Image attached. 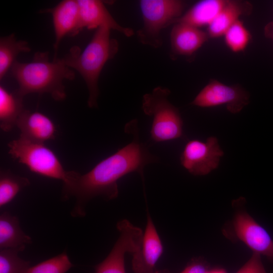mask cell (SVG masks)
I'll return each instance as SVG.
<instances>
[{"mask_svg":"<svg viewBox=\"0 0 273 273\" xmlns=\"http://www.w3.org/2000/svg\"><path fill=\"white\" fill-rule=\"evenodd\" d=\"M125 131L133 135L130 143L83 174L71 171L68 181L63 184L62 197L65 200L75 198L72 216H84L87 203L96 197H102L106 200L116 198L119 193L117 183L121 178L132 172L139 173L143 178L145 167L158 160L140 141L137 120L127 123Z\"/></svg>","mask_w":273,"mask_h":273,"instance_id":"obj_1","label":"cell"},{"mask_svg":"<svg viewBox=\"0 0 273 273\" xmlns=\"http://www.w3.org/2000/svg\"><path fill=\"white\" fill-rule=\"evenodd\" d=\"M11 71L18 84L17 90L22 96L30 93H47L58 101L66 97L63 80H72L75 76L74 70L61 59L50 61L48 52H36L30 62L16 60Z\"/></svg>","mask_w":273,"mask_h":273,"instance_id":"obj_2","label":"cell"},{"mask_svg":"<svg viewBox=\"0 0 273 273\" xmlns=\"http://www.w3.org/2000/svg\"><path fill=\"white\" fill-rule=\"evenodd\" d=\"M111 30L106 26L99 27L82 51L75 46L61 58L68 67L76 70L84 79L88 91L87 105L90 108L98 107L101 72L107 62L114 58L118 51V41L111 37Z\"/></svg>","mask_w":273,"mask_h":273,"instance_id":"obj_3","label":"cell"},{"mask_svg":"<svg viewBox=\"0 0 273 273\" xmlns=\"http://www.w3.org/2000/svg\"><path fill=\"white\" fill-rule=\"evenodd\" d=\"M170 90L157 86L143 96L142 108L153 118L150 130L152 140L162 142L183 136V121L178 109L168 100Z\"/></svg>","mask_w":273,"mask_h":273,"instance_id":"obj_4","label":"cell"},{"mask_svg":"<svg viewBox=\"0 0 273 273\" xmlns=\"http://www.w3.org/2000/svg\"><path fill=\"white\" fill-rule=\"evenodd\" d=\"M9 154L26 165L32 172L44 177L59 179L63 184L69 178L70 171L66 170L56 154L44 143L22 137L8 144Z\"/></svg>","mask_w":273,"mask_h":273,"instance_id":"obj_5","label":"cell"},{"mask_svg":"<svg viewBox=\"0 0 273 273\" xmlns=\"http://www.w3.org/2000/svg\"><path fill=\"white\" fill-rule=\"evenodd\" d=\"M140 7L143 21L137 31L142 43L157 48L161 46V31L175 23L183 15L185 2L179 0H142Z\"/></svg>","mask_w":273,"mask_h":273,"instance_id":"obj_6","label":"cell"},{"mask_svg":"<svg viewBox=\"0 0 273 273\" xmlns=\"http://www.w3.org/2000/svg\"><path fill=\"white\" fill-rule=\"evenodd\" d=\"M116 228L119 236L107 256L95 267V273H126L125 255L140 248L143 235L141 228L128 220L118 221Z\"/></svg>","mask_w":273,"mask_h":273,"instance_id":"obj_7","label":"cell"},{"mask_svg":"<svg viewBox=\"0 0 273 273\" xmlns=\"http://www.w3.org/2000/svg\"><path fill=\"white\" fill-rule=\"evenodd\" d=\"M249 97L248 93L238 85H228L210 79L191 104L202 108L224 105L229 112L235 114L249 104Z\"/></svg>","mask_w":273,"mask_h":273,"instance_id":"obj_8","label":"cell"},{"mask_svg":"<svg viewBox=\"0 0 273 273\" xmlns=\"http://www.w3.org/2000/svg\"><path fill=\"white\" fill-rule=\"evenodd\" d=\"M223 155L217 139L210 136L205 142L189 141L180 156L181 165L194 175H204L216 169Z\"/></svg>","mask_w":273,"mask_h":273,"instance_id":"obj_9","label":"cell"},{"mask_svg":"<svg viewBox=\"0 0 273 273\" xmlns=\"http://www.w3.org/2000/svg\"><path fill=\"white\" fill-rule=\"evenodd\" d=\"M235 238L242 241L253 252L273 262V240L268 232L245 211H239L232 222Z\"/></svg>","mask_w":273,"mask_h":273,"instance_id":"obj_10","label":"cell"},{"mask_svg":"<svg viewBox=\"0 0 273 273\" xmlns=\"http://www.w3.org/2000/svg\"><path fill=\"white\" fill-rule=\"evenodd\" d=\"M164 251L163 246L151 216L147 210V223L140 249L132 255L134 273H156V265Z\"/></svg>","mask_w":273,"mask_h":273,"instance_id":"obj_11","label":"cell"},{"mask_svg":"<svg viewBox=\"0 0 273 273\" xmlns=\"http://www.w3.org/2000/svg\"><path fill=\"white\" fill-rule=\"evenodd\" d=\"M41 13H50L53 18L55 40L54 44L55 55L62 39L66 35L75 36L79 31V8L77 0H63L53 8L42 10Z\"/></svg>","mask_w":273,"mask_h":273,"instance_id":"obj_12","label":"cell"},{"mask_svg":"<svg viewBox=\"0 0 273 273\" xmlns=\"http://www.w3.org/2000/svg\"><path fill=\"white\" fill-rule=\"evenodd\" d=\"M79 8V29H97L106 26L127 37L134 34L133 30L120 25L106 7L104 2L99 0H77Z\"/></svg>","mask_w":273,"mask_h":273,"instance_id":"obj_13","label":"cell"},{"mask_svg":"<svg viewBox=\"0 0 273 273\" xmlns=\"http://www.w3.org/2000/svg\"><path fill=\"white\" fill-rule=\"evenodd\" d=\"M209 38L207 32L192 25L176 22L170 32L171 51L173 55L191 56Z\"/></svg>","mask_w":273,"mask_h":273,"instance_id":"obj_14","label":"cell"},{"mask_svg":"<svg viewBox=\"0 0 273 273\" xmlns=\"http://www.w3.org/2000/svg\"><path fill=\"white\" fill-rule=\"evenodd\" d=\"M20 137L39 143L54 139L56 127L47 115L25 109L17 120Z\"/></svg>","mask_w":273,"mask_h":273,"instance_id":"obj_15","label":"cell"},{"mask_svg":"<svg viewBox=\"0 0 273 273\" xmlns=\"http://www.w3.org/2000/svg\"><path fill=\"white\" fill-rule=\"evenodd\" d=\"M252 5L247 1L227 0L225 5L213 22L207 27L209 38L223 36L227 30L242 16L249 15Z\"/></svg>","mask_w":273,"mask_h":273,"instance_id":"obj_16","label":"cell"},{"mask_svg":"<svg viewBox=\"0 0 273 273\" xmlns=\"http://www.w3.org/2000/svg\"><path fill=\"white\" fill-rule=\"evenodd\" d=\"M30 237L21 229L18 218L8 212L0 215V250L15 249L21 251L31 243Z\"/></svg>","mask_w":273,"mask_h":273,"instance_id":"obj_17","label":"cell"},{"mask_svg":"<svg viewBox=\"0 0 273 273\" xmlns=\"http://www.w3.org/2000/svg\"><path fill=\"white\" fill-rule=\"evenodd\" d=\"M227 0H203L196 3L183 14L176 22L184 23L201 28L213 22Z\"/></svg>","mask_w":273,"mask_h":273,"instance_id":"obj_18","label":"cell"},{"mask_svg":"<svg viewBox=\"0 0 273 273\" xmlns=\"http://www.w3.org/2000/svg\"><path fill=\"white\" fill-rule=\"evenodd\" d=\"M23 98L17 89L10 92L0 86V127L3 131L9 132L16 126L18 119L25 110Z\"/></svg>","mask_w":273,"mask_h":273,"instance_id":"obj_19","label":"cell"},{"mask_svg":"<svg viewBox=\"0 0 273 273\" xmlns=\"http://www.w3.org/2000/svg\"><path fill=\"white\" fill-rule=\"evenodd\" d=\"M31 49L27 41L17 39L12 33L0 38V80L17 60V56L21 53H27Z\"/></svg>","mask_w":273,"mask_h":273,"instance_id":"obj_20","label":"cell"},{"mask_svg":"<svg viewBox=\"0 0 273 273\" xmlns=\"http://www.w3.org/2000/svg\"><path fill=\"white\" fill-rule=\"evenodd\" d=\"M29 180L26 177L16 175L10 170L0 173V207L10 203L24 188L29 186Z\"/></svg>","mask_w":273,"mask_h":273,"instance_id":"obj_21","label":"cell"},{"mask_svg":"<svg viewBox=\"0 0 273 273\" xmlns=\"http://www.w3.org/2000/svg\"><path fill=\"white\" fill-rule=\"evenodd\" d=\"M226 47L234 53L244 51L251 39V34L243 21L239 20L223 35Z\"/></svg>","mask_w":273,"mask_h":273,"instance_id":"obj_22","label":"cell"},{"mask_svg":"<svg viewBox=\"0 0 273 273\" xmlns=\"http://www.w3.org/2000/svg\"><path fill=\"white\" fill-rule=\"evenodd\" d=\"M73 265L65 251L26 268L22 273H66Z\"/></svg>","mask_w":273,"mask_h":273,"instance_id":"obj_23","label":"cell"},{"mask_svg":"<svg viewBox=\"0 0 273 273\" xmlns=\"http://www.w3.org/2000/svg\"><path fill=\"white\" fill-rule=\"evenodd\" d=\"M20 251L15 249L0 250V273H22L30 262L19 257Z\"/></svg>","mask_w":273,"mask_h":273,"instance_id":"obj_24","label":"cell"},{"mask_svg":"<svg viewBox=\"0 0 273 273\" xmlns=\"http://www.w3.org/2000/svg\"><path fill=\"white\" fill-rule=\"evenodd\" d=\"M236 273H267L261 260L260 255L253 252L249 260Z\"/></svg>","mask_w":273,"mask_h":273,"instance_id":"obj_25","label":"cell"},{"mask_svg":"<svg viewBox=\"0 0 273 273\" xmlns=\"http://www.w3.org/2000/svg\"><path fill=\"white\" fill-rule=\"evenodd\" d=\"M209 265L201 257L192 259L180 273H208Z\"/></svg>","mask_w":273,"mask_h":273,"instance_id":"obj_26","label":"cell"},{"mask_svg":"<svg viewBox=\"0 0 273 273\" xmlns=\"http://www.w3.org/2000/svg\"><path fill=\"white\" fill-rule=\"evenodd\" d=\"M264 34L266 38L271 39L273 42V21L268 22L265 26Z\"/></svg>","mask_w":273,"mask_h":273,"instance_id":"obj_27","label":"cell"},{"mask_svg":"<svg viewBox=\"0 0 273 273\" xmlns=\"http://www.w3.org/2000/svg\"><path fill=\"white\" fill-rule=\"evenodd\" d=\"M208 273H227L226 270L221 268H215L209 270Z\"/></svg>","mask_w":273,"mask_h":273,"instance_id":"obj_28","label":"cell"},{"mask_svg":"<svg viewBox=\"0 0 273 273\" xmlns=\"http://www.w3.org/2000/svg\"><path fill=\"white\" fill-rule=\"evenodd\" d=\"M156 273H170L168 270H157Z\"/></svg>","mask_w":273,"mask_h":273,"instance_id":"obj_29","label":"cell"}]
</instances>
